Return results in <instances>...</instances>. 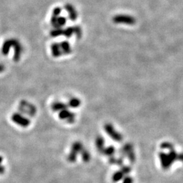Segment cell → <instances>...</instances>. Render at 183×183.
<instances>
[{
  "mask_svg": "<svg viewBox=\"0 0 183 183\" xmlns=\"http://www.w3.org/2000/svg\"><path fill=\"white\" fill-rule=\"evenodd\" d=\"M12 119L16 124L24 128L27 127V126H29L30 124L29 119L24 118V117L19 114V113H14L12 117Z\"/></svg>",
  "mask_w": 183,
  "mask_h": 183,
  "instance_id": "obj_1",
  "label": "cell"
},
{
  "mask_svg": "<svg viewBox=\"0 0 183 183\" xmlns=\"http://www.w3.org/2000/svg\"><path fill=\"white\" fill-rule=\"evenodd\" d=\"M27 107L25 106L24 103H21V109L23 111L25 112L24 113H27V114H29L31 116H33L36 113V109L35 108V107L30 105L29 103H27Z\"/></svg>",
  "mask_w": 183,
  "mask_h": 183,
  "instance_id": "obj_2",
  "label": "cell"
},
{
  "mask_svg": "<svg viewBox=\"0 0 183 183\" xmlns=\"http://www.w3.org/2000/svg\"><path fill=\"white\" fill-rule=\"evenodd\" d=\"M3 159L2 157H0V174H3L5 171V168L3 166H2Z\"/></svg>",
  "mask_w": 183,
  "mask_h": 183,
  "instance_id": "obj_3",
  "label": "cell"
},
{
  "mask_svg": "<svg viewBox=\"0 0 183 183\" xmlns=\"http://www.w3.org/2000/svg\"><path fill=\"white\" fill-rule=\"evenodd\" d=\"M4 70V66L2 65H0V72H2Z\"/></svg>",
  "mask_w": 183,
  "mask_h": 183,
  "instance_id": "obj_4",
  "label": "cell"
}]
</instances>
